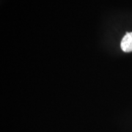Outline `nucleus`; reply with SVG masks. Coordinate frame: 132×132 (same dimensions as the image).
I'll return each instance as SVG.
<instances>
[{"mask_svg": "<svg viewBox=\"0 0 132 132\" xmlns=\"http://www.w3.org/2000/svg\"><path fill=\"white\" fill-rule=\"evenodd\" d=\"M120 46L123 52H132V32H128L126 34L122 39Z\"/></svg>", "mask_w": 132, "mask_h": 132, "instance_id": "obj_1", "label": "nucleus"}]
</instances>
